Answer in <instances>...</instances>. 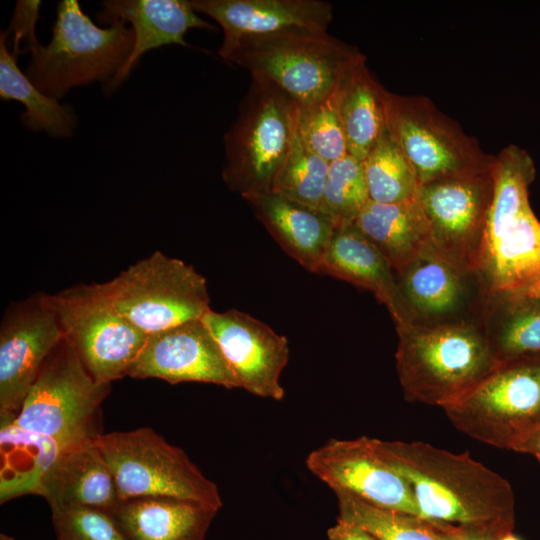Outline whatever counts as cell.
<instances>
[{"instance_id": "cell-3", "label": "cell", "mask_w": 540, "mask_h": 540, "mask_svg": "<svg viewBox=\"0 0 540 540\" xmlns=\"http://www.w3.org/2000/svg\"><path fill=\"white\" fill-rule=\"evenodd\" d=\"M396 370L409 402L442 409L456 403L497 365L480 319L396 326Z\"/></svg>"}, {"instance_id": "cell-17", "label": "cell", "mask_w": 540, "mask_h": 540, "mask_svg": "<svg viewBox=\"0 0 540 540\" xmlns=\"http://www.w3.org/2000/svg\"><path fill=\"white\" fill-rule=\"evenodd\" d=\"M201 319L218 342L240 388L258 397L284 398L280 377L289 360L285 336L237 309H210Z\"/></svg>"}, {"instance_id": "cell-25", "label": "cell", "mask_w": 540, "mask_h": 540, "mask_svg": "<svg viewBox=\"0 0 540 540\" xmlns=\"http://www.w3.org/2000/svg\"><path fill=\"white\" fill-rule=\"evenodd\" d=\"M386 257L396 274L432 245L427 218L416 198L370 201L352 222Z\"/></svg>"}, {"instance_id": "cell-41", "label": "cell", "mask_w": 540, "mask_h": 540, "mask_svg": "<svg viewBox=\"0 0 540 540\" xmlns=\"http://www.w3.org/2000/svg\"><path fill=\"white\" fill-rule=\"evenodd\" d=\"M0 540H15L13 537L7 535V534H0Z\"/></svg>"}, {"instance_id": "cell-28", "label": "cell", "mask_w": 540, "mask_h": 540, "mask_svg": "<svg viewBox=\"0 0 540 540\" xmlns=\"http://www.w3.org/2000/svg\"><path fill=\"white\" fill-rule=\"evenodd\" d=\"M8 34L0 36V97L16 100L25 111L20 115L23 126L33 132L44 131L53 137H70L77 126V116L69 105L42 93L17 66L16 57L7 46Z\"/></svg>"}, {"instance_id": "cell-15", "label": "cell", "mask_w": 540, "mask_h": 540, "mask_svg": "<svg viewBox=\"0 0 540 540\" xmlns=\"http://www.w3.org/2000/svg\"><path fill=\"white\" fill-rule=\"evenodd\" d=\"M305 464L334 493L419 516L409 483L379 455L374 438L329 439L307 455Z\"/></svg>"}, {"instance_id": "cell-39", "label": "cell", "mask_w": 540, "mask_h": 540, "mask_svg": "<svg viewBox=\"0 0 540 540\" xmlns=\"http://www.w3.org/2000/svg\"><path fill=\"white\" fill-rule=\"evenodd\" d=\"M517 452L529 453L533 455L540 463V429L531 436Z\"/></svg>"}, {"instance_id": "cell-10", "label": "cell", "mask_w": 540, "mask_h": 540, "mask_svg": "<svg viewBox=\"0 0 540 540\" xmlns=\"http://www.w3.org/2000/svg\"><path fill=\"white\" fill-rule=\"evenodd\" d=\"M109 391L110 384L94 380L63 338L42 365L14 421L64 448L92 440L100 434L95 421Z\"/></svg>"}, {"instance_id": "cell-29", "label": "cell", "mask_w": 540, "mask_h": 540, "mask_svg": "<svg viewBox=\"0 0 540 540\" xmlns=\"http://www.w3.org/2000/svg\"><path fill=\"white\" fill-rule=\"evenodd\" d=\"M480 320L497 361L540 356V299L484 300Z\"/></svg>"}, {"instance_id": "cell-1", "label": "cell", "mask_w": 540, "mask_h": 540, "mask_svg": "<svg viewBox=\"0 0 540 540\" xmlns=\"http://www.w3.org/2000/svg\"><path fill=\"white\" fill-rule=\"evenodd\" d=\"M379 455L409 483L419 517L488 533L513 531L514 494L509 482L473 459L425 442L374 438Z\"/></svg>"}, {"instance_id": "cell-21", "label": "cell", "mask_w": 540, "mask_h": 540, "mask_svg": "<svg viewBox=\"0 0 540 540\" xmlns=\"http://www.w3.org/2000/svg\"><path fill=\"white\" fill-rule=\"evenodd\" d=\"M51 510L91 507L111 513L119 503L114 477L94 439L64 448L41 480Z\"/></svg>"}, {"instance_id": "cell-30", "label": "cell", "mask_w": 540, "mask_h": 540, "mask_svg": "<svg viewBox=\"0 0 540 540\" xmlns=\"http://www.w3.org/2000/svg\"><path fill=\"white\" fill-rule=\"evenodd\" d=\"M361 162L370 201L398 203L416 198L417 177L387 129Z\"/></svg>"}, {"instance_id": "cell-8", "label": "cell", "mask_w": 540, "mask_h": 540, "mask_svg": "<svg viewBox=\"0 0 540 540\" xmlns=\"http://www.w3.org/2000/svg\"><path fill=\"white\" fill-rule=\"evenodd\" d=\"M94 442L110 468L120 500L165 496L221 509L217 485L181 448L152 428L100 433Z\"/></svg>"}, {"instance_id": "cell-18", "label": "cell", "mask_w": 540, "mask_h": 540, "mask_svg": "<svg viewBox=\"0 0 540 540\" xmlns=\"http://www.w3.org/2000/svg\"><path fill=\"white\" fill-rule=\"evenodd\" d=\"M128 376L157 378L170 384L202 382L227 389L240 388L223 351L202 319L149 334Z\"/></svg>"}, {"instance_id": "cell-14", "label": "cell", "mask_w": 540, "mask_h": 540, "mask_svg": "<svg viewBox=\"0 0 540 540\" xmlns=\"http://www.w3.org/2000/svg\"><path fill=\"white\" fill-rule=\"evenodd\" d=\"M397 285L402 313L400 324L481 317L484 296L476 277L433 244L397 273Z\"/></svg>"}, {"instance_id": "cell-13", "label": "cell", "mask_w": 540, "mask_h": 540, "mask_svg": "<svg viewBox=\"0 0 540 540\" xmlns=\"http://www.w3.org/2000/svg\"><path fill=\"white\" fill-rule=\"evenodd\" d=\"M492 166L421 185L416 195L433 246L471 273L493 194Z\"/></svg>"}, {"instance_id": "cell-20", "label": "cell", "mask_w": 540, "mask_h": 540, "mask_svg": "<svg viewBox=\"0 0 540 540\" xmlns=\"http://www.w3.org/2000/svg\"><path fill=\"white\" fill-rule=\"evenodd\" d=\"M193 9L215 20L223 30L221 46L243 36L303 28L327 31L332 5L320 0H190Z\"/></svg>"}, {"instance_id": "cell-35", "label": "cell", "mask_w": 540, "mask_h": 540, "mask_svg": "<svg viewBox=\"0 0 540 540\" xmlns=\"http://www.w3.org/2000/svg\"><path fill=\"white\" fill-rule=\"evenodd\" d=\"M51 511L57 540H127L107 511L91 507Z\"/></svg>"}, {"instance_id": "cell-5", "label": "cell", "mask_w": 540, "mask_h": 540, "mask_svg": "<svg viewBox=\"0 0 540 540\" xmlns=\"http://www.w3.org/2000/svg\"><path fill=\"white\" fill-rule=\"evenodd\" d=\"M134 46L130 26H97L77 0L58 3L52 37L31 54L25 74L44 94L56 100L73 87L95 81L107 84L123 67Z\"/></svg>"}, {"instance_id": "cell-2", "label": "cell", "mask_w": 540, "mask_h": 540, "mask_svg": "<svg viewBox=\"0 0 540 540\" xmlns=\"http://www.w3.org/2000/svg\"><path fill=\"white\" fill-rule=\"evenodd\" d=\"M492 175L472 273L485 300L540 299V221L528 196L534 161L526 150L509 145L494 157Z\"/></svg>"}, {"instance_id": "cell-32", "label": "cell", "mask_w": 540, "mask_h": 540, "mask_svg": "<svg viewBox=\"0 0 540 540\" xmlns=\"http://www.w3.org/2000/svg\"><path fill=\"white\" fill-rule=\"evenodd\" d=\"M330 163L310 150L297 134L273 183L272 191L321 210Z\"/></svg>"}, {"instance_id": "cell-33", "label": "cell", "mask_w": 540, "mask_h": 540, "mask_svg": "<svg viewBox=\"0 0 540 540\" xmlns=\"http://www.w3.org/2000/svg\"><path fill=\"white\" fill-rule=\"evenodd\" d=\"M297 134L310 150L329 163L348 154L337 88L321 101L298 109Z\"/></svg>"}, {"instance_id": "cell-12", "label": "cell", "mask_w": 540, "mask_h": 540, "mask_svg": "<svg viewBox=\"0 0 540 540\" xmlns=\"http://www.w3.org/2000/svg\"><path fill=\"white\" fill-rule=\"evenodd\" d=\"M386 127L411 165L419 186L489 169L485 154L448 116L423 96L386 92Z\"/></svg>"}, {"instance_id": "cell-38", "label": "cell", "mask_w": 540, "mask_h": 540, "mask_svg": "<svg viewBox=\"0 0 540 540\" xmlns=\"http://www.w3.org/2000/svg\"><path fill=\"white\" fill-rule=\"evenodd\" d=\"M327 535L329 540H377L362 527L340 519L328 529Z\"/></svg>"}, {"instance_id": "cell-11", "label": "cell", "mask_w": 540, "mask_h": 540, "mask_svg": "<svg viewBox=\"0 0 540 540\" xmlns=\"http://www.w3.org/2000/svg\"><path fill=\"white\" fill-rule=\"evenodd\" d=\"M65 340L99 383L128 376L148 334L122 316L100 283L78 284L46 294Z\"/></svg>"}, {"instance_id": "cell-27", "label": "cell", "mask_w": 540, "mask_h": 540, "mask_svg": "<svg viewBox=\"0 0 540 540\" xmlns=\"http://www.w3.org/2000/svg\"><path fill=\"white\" fill-rule=\"evenodd\" d=\"M0 418V502L39 495L42 478L64 447L49 436L20 427L15 416Z\"/></svg>"}, {"instance_id": "cell-34", "label": "cell", "mask_w": 540, "mask_h": 540, "mask_svg": "<svg viewBox=\"0 0 540 540\" xmlns=\"http://www.w3.org/2000/svg\"><path fill=\"white\" fill-rule=\"evenodd\" d=\"M368 202L362 162L350 154L331 162L321 211L337 225L352 223Z\"/></svg>"}, {"instance_id": "cell-31", "label": "cell", "mask_w": 540, "mask_h": 540, "mask_svg": "<svg viewBox=\"0 0 540 540\" xmlns=\"http://www.w3.org/2000/svg\"><path fill=\"white\" fill-rule=\"evenodd\" d=\"M335 494L339 508L338 519L362 527L377 540H442L429 520L380 508L345 492Z\"/></svg>"}, {"instance_id": "cell-16", "label": "cell", "mask_w": 540, "mask_h": 540, "mask_svg": "<svg viewBox=\"0 0 540 540\" xmlns=\"http://www.w3.org/2000/svg\"><path fill=\"white\" fill-rule=\"evenodd\" d=\"M63 338L46 293L5 310L0 326V414L17 416L42 365Z\"/></svg>"}, {"instance_id": "cell-9", "label": "cell", "mask_w": 540, "mask_h": 540, "mask_svg": "<svg viewBox=\"0 0 540 540\" xmlns=\"http://www.w3.org/2000/svg\"><path fill=\"white\" fill-rule=\"evenodd\" d=\"M100 287L115 309L148 335L201 319L210 310L206 279L160 251Z\"/></svg>"}, {"instance_id": "cell-4", "label": "cell", "mask_w": 540, "mask_h": 540, "mask_svg": "<svg viewBox=\"0 0 540 540\" xmlns=\"http://www.w3.org/2000/svg\"><path fill=\"white\" fill-rule=\"evenodd\" d=\"M218 53L253 80L280 90L298 109L330 95L362 55L327 31L303 28L243 36Z\"/></svg>"}, {"instance_id": "cell-23", "label": "cell", "mask_w": 540, "mask_h": 540, "mask_svg": "<svg viewBox=\"0 0 540 540\" xmlns=\"http://www.w3.org/2000/svg\"><path fill=\"white\" fill-rule=\"evenodd\" d=\"M219 509L176 497L120 500L111 512L127 540H205Z\"/></svg>"}, {"instance_id": "cell-22", "label": "cell", "mask_w": 540, "mask_h": 540, "mask_svg": "<svg viewBox=\"0 0 540 540\" xmlns=\"http://www.w3.org/2000/svg\"><path fill=\"white\" fill-rule=\"evenodd\" d=\"M316 273L370 291L386 306L395 324L401 323L397 274L386 257L353 223L336 226Z\"/></svg>"}, {"instance_id": "cell-19", "label": "cell", "mask_w": 540, "mask_h": 540, "mask_svg": "<svg viewBox=\"0 0 540 540\" xmlns=\"http://www.w3.org/2000/svg\"><path fill=\"white\" fill-rule=\"evenodd\" d=\"M97 19L108 26L115 23L131 25L134 32V46L129 58L104 85L107 95L118 89L147 51L171 44L188 46L184 36L190 29L216 30L187 0H108L102 2Z\"/></svg>"}, {"instance_id": "cell-7", "label": "cell", "mask_w": 540, "mask_h": 540, "mask_svg": "<svg viewBox=\"0 0 540 540\" xmlns=\"http://www.w3.org/2000/svg\"><path fill=\"white\" fill-rule=\"evenodd\" d=\"M443 410L467 436L517 452L540 429V356L498 361L471 391Z\"/></svg>"}, {"instance_id": "cell-36", "label": "cell", "mask_w": 540, "mask_h": 540, "mask_svg": "<svg viewBox=\"0 0 540 540\" xmlns=\"http://www.w3.org/2000/svg\"><path fill=\"white\" fill-rule=\"evenodd\" d=\"M40 6L41 2L38 0H20L16 3L9 28L6 31L8 35H13L12 54L16 58L20 54H33L41 46L36 37Z\"/></svg>"}, {"instance_id": "cell-37", "label": "cell", "mask_w": 540, "mask_h": 540, "mask_svg": "<svg viewBox=\"0 0 540 540\" xmlns=\"http://www.w3.org/2000/svg\"><path fill=\"white\" fill-rule=\"evenodd\" d=\"M442 540H498L488 533L443 522L431 521Z\"/></svg>"}, {"instance_id": "cell-26", "label": "cell", "mask_w": 540, "mask_h": 540, "mask_svg": "<svg viewBox=\"0 0 540 540\" xmlns=\"http://www.w3.org/2000/svg\"><path fill=\"white\" fill-rule=\"evenodd\" d=\"M386 92L366 65L362 54L338 87V106L348 154L363 161L386 131Z\"/></svg>"}, {"instance_id": "cell-6", "label": "cell", "mask_w": 540, "mask_h": 540, "mask_svg": "<svg viewBox=\"0 0 540 540\" xmlns=\"http://www.w3.org/2000/svg\"><path fill=\"white\" fill-rule=\"evenodd\" d=\"M298 107L274 86L253 80L224 137L222 177L249 200L270 193L297 131Z\"/></svg>"}, {"instance_id": "cell-40", "label": "cell", "mask_w": 540, "mask_h": 540, "mask_svg": "<svg viewBox=\"0 0 540 540\" xmlns=\"http://www.w3.org/2000/svg\"><path fill=\"white\" fill-rule=\"evenodd\" d=\"M498 540H520L519 538H517L513 532H510L504 536H502L501 538H499Z\"/></svg>"}, {"instance_id": "cell-24", "label": "cell", "mask_w": 540, "mask_h": 540, "mask_svg": "<svg viewBox=\"0 0 540 540\" xmlns=\"http://www.w3.org/2000/svg\"><path fill=\"white\" fill-rule=\"evenodd\" d=\"M247 201L282 249L306 270L316 273L336 222L321 210L273 192Z\"/></svg>"}]
</instances>
